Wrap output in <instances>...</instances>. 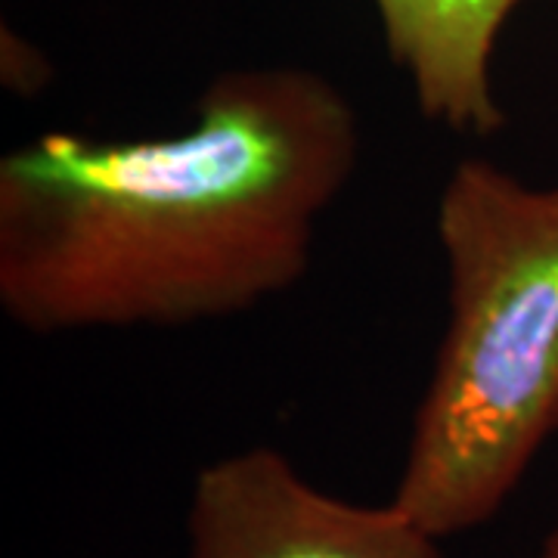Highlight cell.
Wrapping results in <instances>:
<instances>
[{"instance_id":"cell-1","label":"cell","mask_w":558,"mask_h":558,"mask_svg":"<svg viewBox=\"0 0 558 558\" xmlns=\"http://www.w3.org/2000/svg\"><path fill=\"white\" fill-rule=\"evenodd\" d=\"M360 149L351 97L304 65L220 72L178 134H38L0 159V307L32 336L255 311L311 270Z\"/></svg>"},{"instance_id":"cell-5","label":"cell","mask_w":558,"mask_h":558,"mask_svg":"<svg viewBox=\"0 0 558 558\" xmlns=\"http://www.w3.org/2000/svg\"><path fill=\"white\" fill-rule=\"evenodd\" d=\"M537 558H558V527H553L546 539H543V546H539Z\"/></svg>"},{"instance_id":"cell-4","label":"cell","mask_w":558,"mask_h":558,"mask_svg":"<svg viewBox=\"0 0 558 558\" xmlns=\"http://www.w3.org/2000/svg\"><path fill=\"white\" fill-rule=\"evenodd\" d=\"M524 0H373L385 50L418 112L453 134L490 137L506 124L494 57Z\"/></svg>"},{"instance_id":"cell-2","label":"cell","mask_w":558,"mask_h":558,"mask_svg":"<svg viewBox=\"0 0 558 558\" xmlns=\"http://www.w3.org/2000/svg\"><path fill=\"white\" fill-rule=\"evenodd\" d=\"M435 230L447 326L391 502L447 539L497 519L558 432V183L462 159Z\"/></svg>"},{"instance_id":"cell-3","label":"cell","mask_w":558,"mask_h":558,"mask_svg":"<svg viewBox=\"0 0 558 558\" xmlns=\"http://www.w3.org/2000/svg\"><path fill=\"white\" fill-rule=\"evenodd\" d=\"M440 543L391 499L332 497L264 444L208 462L186 506V558H447Z\"/></svg>"}]
</instances>
